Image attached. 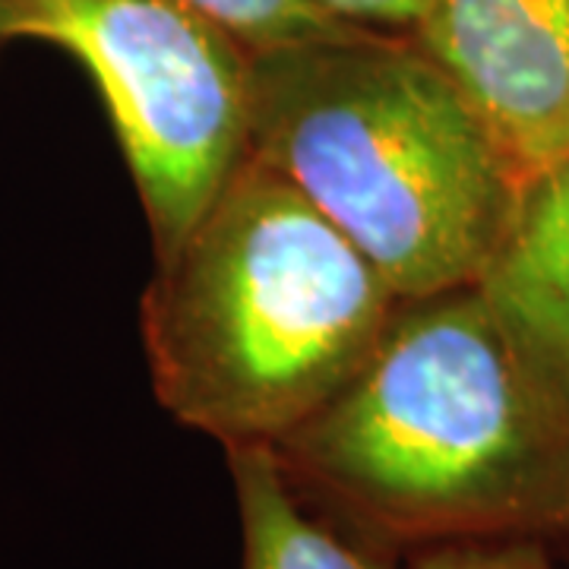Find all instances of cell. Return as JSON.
I'll list each match as a JSON object with an SVG mask.
<instances>
[{
    "label": "cell",
    "instance_id": "cell-8",
    "mask_svg": "<svg viewBox=\"0 0 569 569\" xmlns=\"http://www.w3.org/2000/svg\"><path fill=\"white\" fill-rule=\"evenodd\" d=\"M187 3L219 22L250 54L339 36L348 26H358L326 10L320 0H187Z\"/></svg>",
    "mask_w": 569,
    "mask_h": 569
},
{
    "label": "cell",
    "instance_id": "cell-9",
    "mask_svg": "<svg viewBox=\"0 0 569 569\" xmlns=\"http://www.w3.org/2000/svg\"><path fill=\"white\" fill-rule=\"evenodd\" d=\"M402 569H553L535 535H466L408 548Z\"/></svg>",
    "mask_w": 569,
    "mask_h": 569
},
{
    "label": "cell",
    "instance_id": "cell-1",
    "mask_svg": "<svg viewBox=\"0 0 569 569\" xmlns=\"http://www.w3.org/2000/svg\"><path fill=\"white\" fill-rule=\"evenodd\" d=\"M272 449L307 500L399 550L569 526V402L478 284L402 298L346 389Z\"/></svg>",
    "mask_w": 569,
    "mask_h": 569
},
{
    "label": "cell",
    "instance_id": "cell-7",
    "mask_svg": "<svg viewBox=\"0 0 569 569\" xmlns=\"http://www.w3.org/2000/svg\"><path fill=\"white\" fill-rule=\"evenodd\" d=\"M238 500L241 569H402V550L326 519L269 443L224 447Z\"/></svg>",
    "mask_w": 569,
    "mask_h": 569
},
{
    "label": "cell",
    "instance_id": "cell-6",
    "mask_svg": "<svg viewBox=\"0 0 569 569\" xmlns=\"http://www.w3.org/2000/svg\"><path fill=\"white\" fill-rule=\"evenodd\" d=\"M478 291L522 355L569 402V159L526 187Z\"/></svg>",
    "mask_w": 569,
    "mask_h": 569
},
{
    "label": "cell",
    "instance_id": "cell-4",
    "mask_svg": "<svg viewBox=\"0 0 569 569\" xmlns=\"http://www.w3.org/2000/svg\"><path fill=\"white\" fill-rule=\"evenodd\" d=\"M58 44L92 73L159 250L247 156L250 51L187 0H0V41Z\"/></svg>",
    "mask_w": 569,
    "mask_h": 569
},
{
    "label": "cell",
    "instance_id": "cell-3",
    "mask_svg": "<svg viewBox=\"0 0 569 569\" xmlns=\"http://www.w3.org/2000/svg\"><path fill=\"white\" fill-rule=\"evenodd\" d=\"M399 301L298 187L244 156L146 291L152 387L222 447H276L346 389Z\"/></svg>",
    "mask_w": 569,
    "mask_h": 569
},
{
    "label": "cell",
    "instance_id": "cell-5",
    "mask_svg": "<svg viewBox=\"0 0 569 569\" xmlns=\"http://www.w3.org/2000/svg\"><path fill=\"white\" fill-rule=\"evenodd\" d=\"M411 32L522 187L569 159V0H433Z\"/></svg>",
    "mask_w": 569,
    "mask_h": 569
},
{
    "label": "cell",
    "instance_id": "cell-10",
    "mask_svg": "<svg viewBox=\"0 0 569 569\" xmlns=\"http://www.w3.org/2000/svg\"><path fill=\"white\" fill-rule=\"evenodd\" d=\"M326 10L358 26H389L415 29L433 0H320Z\"/></svg>",
    "mask_w": 569,
    "mask_h": 569
},
{
    "label": "cell",
    "instance_id": "cell-2",
    "mask_svg": "<svg viewBox=\"0 0 569 569\" xmlns=\"http://www.w3.org/2000/svg\"><path fill=\"white\" fill-rule=\"evenodd\" d=\"M247 156L298 187L399 298L478 284L526 193L443 67L373 26L250 54Z\"/></svg>",
    "mask_w": 569,
    "mask_h": 569
}]
</instances>
